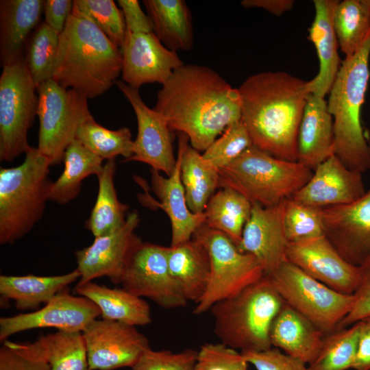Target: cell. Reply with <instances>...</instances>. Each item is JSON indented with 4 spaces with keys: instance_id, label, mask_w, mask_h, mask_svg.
<instances>
[{
    "instance_id": "ab89813d",
    "label": "cell",
    "mask_w": 370,
    "mask_h": 370,
    "mask_svg": "<svg viewBox=\"0 0 370 370\" xmlns=\"http://www.w3.org/2000/svg\"><path fill=\"white\" fill-rule=\"evenodd\" d=\"M72 12L94 23L116 47L121 49L126 25L121 10L112 0H74Z\"/></svg>"
},
{
    "instance_id": "bcb514c9",
    "label": "cell",
    "mask_w": 370,
    "mask_h": 370,
    "mask_svg": "<svg viewBox=\"0 0 370 370\" xmlns=\"http://www.w3.org/2000/svg\"><path fill=\"white\" fill-rule=\"evenodd\" d=\"M241 354L257 370H310L304 362L273 347L264 351Z\"/></svg>"
},
{
    "instance_id": "2e32d148",
    "label": "cell",
    "mask_w": 370,
    "mask_h": 370,
    "mask_svg": "<svg viewBox=\"0 0 370 370\" xmlns=\"http://www.w3.org/2000/svg\"><path fill=\"white\" fill-rule=\"evenodd\" d=\"M140 218L137 211L129 212L125 224L109 234L95 237L91 245L75 252L76 269L80 274L77 284L108 277L117 284L134 248L141 241L135 234Z\"/></svg>"
},
{
    "instance_id": "b9f144b4",
    "label": "cell",
    "mask_w": 370,
    "mask_h": 370,
    "mask_svg": "<svg viewBox=\"0 0 370 370\" xmlns=\"http://www.w3.org/2000/svg\"><path fill=\"white\" fill-rule=\"evenodd\" d=\"M284 224L290 243L324 235L321 208L304 205L291 197L285 201Z\"/></svg>"
},
{
    "instance_id": "d4e9b609",
    "label": "cell",
    "mask_w": 370,
    "mask_h": 370,
    "mask_svg": "<svg viewBox=\"0 0 370 370\" xmlns=\"http://www.w3.org/2000/svg\"><path fill=\"white\" fill-rule=\"evenodd\" d=\"M325 334L313 323L284 303L270 331L272 347L310 365L317 358Z\"/></svg>"
},
{
    "instance_id": "484cf974",
    "label": "cell",
    "mask_w": 370,
    "mask_h": 370,
    "mask_svg": "<svg viewBox=\"0 0 370 370\" xmlns=\"http://www.w3.org/2000/svg\"><path fill=\"white\" fill-rule=\"evenodd\" d=\"M42 0L0 1V60L2 66L23 57L27 42L38 26Z\"/></svg>"
},
{
    "instance_id": "603a6c76",
    "label": "cell",
    "mask_w": 370,
    "mask_h": 370,
    "mask_svg": "<svg viewBox=\"0 0 370 370\" xmlns=\"http://www.w3.org/2000/svg\"><path fill=\"white\" fill-rule=\"evenodd\" d=\"M334 155L333 119L324 97L309 94L297 136V162L312 171Z\"/></svg>"
},
{
    "instance_id": "3957f363",
    "label": "cell",
    "mask_w": 370,
    "mask_h": 370,
    "mask_svg": "<svg viewBox=\"0 0 370 370\" xmlns=\"http://www.w3.org/2000/svg\"><path fill=\"white\" fill-rule=\"evenodd\" d=\"M122 66L121 49L94 23L72 12L60 34L52 79L95 98L115 84Z\"/></svg>"
},
{
    "instance_id": "cb8c5ba5",
    "label": "cell",
    "mask_w": 370,
    "mask_h": 370,
    "mask_svg": "<svg viewBox=\"0 0 370 370\" xmlns=\"http://www.w3.org/2000/svg\"><path fill=\"white\" fill-rule=\"evenodd\" d=\"M339 1L314 0L315 16L309 29L319 62L317 75L307 81L310 94L322 97L328 94L341 63L338 54V42L334 26V12Z\"/></svg>"
},
{
    "instance_id": "4dcf8cb0",
    "label": "cell",
    "mask_w": 370,
    "mask_h": 370,
    "mask_svg": "<svg viewBox=\"0 0 370 370\" xmlns=\"http://www.w3.org/2000/svg\"><path fill=\"white\" fill-rule=\"evenodd\" d=\"M103 161L75 138L66 149L62 174L51 182L49 201L66 204L75 199L83 180L90 175L97 176L101 171Z\"/></svg>"
},
{
    "instance_id": "ba28073f",
    "label": "cell",
    "mask_w": 370,
    "mask_h": 370,
    "mask_svg": "<svg viewBox=\"0 0 370 370\" xmlns=\"http://www.w3.org/2000/svg\"><path fill=\"white\" fill-rule=\"evenodd\" d=\"M193 237L206 248L210 262L208 287L193 310L195 314L209 311L216 303L236 295L265 275L256 258L239 251L223 232L212 229L204 223Z\"/></svg>"
},
{
    "instance_id": "4316f807",
    "label": "cell",
    "mask_w": 370,
    "mask_h": 370,
    "mask_svg": "<svg viewBox=\"0 0 370 370\" xmlns=\"http://www.w3.org/2000/svg\"><path fill=\"white\" fill-rule=\"evenodd\" d=\"M79 278L76 269L66 274L52 276L1 275V302L13 301L18 310L35 311Z\"/></svg>"
},
{
    "instance_id": "d6a6232c",
    "label": "cell",
    "mask_w": 370,
    "mask_h": 370,
    "mask_svg": "<svg viewBox=\"0 0 370 370\" xmlns=\"http://www.w3.org/2000/svg\"><path fill=\"white\" fill-rule=\"evenodd\" d=\"M188 142L182 157L181 180L188 208L199 214L204 212L208 202L219 188V175L218 170L206 162L201 152Z\"/></svg>"
},
{
    "instance_id": "c3c4849f",
    "label": "cell",
    "mask_w": 370,
    "mask_h": 370,
    "mask_svg": "<svg viewBox=\"0 0 370 370\" xmlns=\"http://www.w3.org/2000/svg\"><path fill=\"white\" fill-rule=\"evenodd\" d=\"M118 4L123 12L126 30L132 33L153 32V26L137 0H119Z\"/></svg>"
},
{
    "instance_id": "60d3db41",
    "label": "cell",
    "mask_w": 370,
    "mask_h": 370,
    "mask_svg": "<svg viewBox=\"0 0 370 370\" xmlns=\"http://www.w3.org/2000/svg\"><path fill=\"white\" fill-rule=\"evenodd\" d=\"M253 145L243 121L230 125L202 153L204 160L218 171Z\"/></svg>"
},
{
    "instance_id": "5bb4252c",
    "label": "cell",
    "mask_w": 370,
    "mask_h": 370,
    "mask_svg": "<svg viewBox=\"0 0 370 370\" xmlns=\"http://www.w3.org/2000/svg\"><path fill=\"white\" fill-rule=\"evenodd\" d=\"M178 151L175 169L170 176L164 177L159 171L151 169V190L158 201L149 193L143 178L135 176V180L144 189V194L138 195L139 201L150 208H160L170 219L171 225V246L174 247L190 240L197 230L205 223L204 212H192L187 205L185 191L181 180V162L187 136L180 134Z\"/></svg>"
},
{
    "instance_id": "f1b7e54d",
    "label": "cell",
    "mask_w": 370,
    "mask_h": 370,
    "mask_svg": "<svg viewBox=\"0 0 370 370\" xmlns=\"http://www.w3.org/2000/svg\"><path fill=\"white\" fill-rule=\"evenodd\" d=\"M75 293L92 301L100 310L103 319L134 326L151 323L149 304L124 288H109L93 282L77 284Z\"/></svg>"
},
{
    "instance_id": "f6af8a7d",
    "label": "cell",
    "mask_w": 370,
    "mask_h": 370,
    "mask_svg": "<svg viewBox=\"0 0 370 370\" xmlns=\"http://www.w3.org/2000/svg\"><path fill=\"white\" fill-rule=\"evenodd\" d=\"M197 351L186 349L173 352L170 350L145 351L132 367V370H195Z\"/></svg>"
},
{
    "instance_id": "d6986e66",
    "label": "cell",
    "mask_w": 370,
    "mask_h": 370,
    "mask_svg": "<svg viewBox=\"0 0 370 370\" xmlns=\"http://www.w3.org/2000/svg\"><path fill=\"white\" fill-rule=\"evenodd\" d=\"M287 260L338 292L353 295L359 284L360 267L345 260L324 235L289 243Z\"/></svg>"
},
{
    "instance_id": "7a4b0ae2",
    "label": "cell",
    "mask_w": 370,
    "mask_h": 370,
    "mask_svg": "<svg viewBox=\"0 0 370 370\" xmlns=\"http://www.w3.org/2000/svg\"><path fill=\"white\" fill-rule=\"evenodd\" d=\"M241 121L253 145L271 156L297 162V136L310 94L307 81L281 71L247 77L238 88Z\"/></svg>"
},
{
    "instance_id": "6da1fadb",
    "label": "cell",
    "mask_w": 370,
    "mask_h": 370,
    "mask_svg": "<svg viewBox=\"0 0 370 370\" xmlns=\"http://www.w3.org/2000/svg\"><path fill=\"white\" fill-rule=\"evenodd\" d=\"M153 109L199 152L241 120L238 89L212 69L198 64L177 69L158 90Z\"/></svg>"
},
{
    "instance_id": "681fc988",
    "label": "cell",
    "mask_w": 370,
    "mask_h": 370,
    "mask_svg": "<svg viewBox=\"0 0 370 370\" xmlns=\"http://www.w3.org/2000/svg\"><path fill=\"white\" fill-rule=\"evenodd\" d=\"M73 6V1L71 0L44 1V22L51 28L61 34L71 14Z\"/></svg>"
},
{
    "instance_id": "7bdbcfd3",
    "label": "cell",
    "mask_w": 370,
    "mask_h": 370,
    "mask_svg": "<svg viewBox=\"0 0 370 370\" xmlns=\"http://www.w3.org/2000/svg\"><path fill=\"white\" fill-rule=\"evenodd\" d=\"M0 370H50L40 337L32 343L3 342Z\"/></svg>"
},
{
    "instance_id": "1f68e13d",
    "label": "cell",
    "mask_w": 370,
    "mask_h": 370,
    "mask_svg": "<svg viewBox=\"0 0 370 370\" xmlns=\"http://www.w3.org/2000/svg\"><path fill=\"white\" fill-rule=\"evenodd\" d=\"M115 159L107 160L97 176L98 193L85 227L95 237L112 232L125 223L130 206L118 199L114 186Z\"/></svg>"
},
{
    "instance_id": "7c38bea8",
    "label": "cell",
    "mask_w": 370,
    "mask_h": 370,
    "mask_svg": "<svg viewBox=\"0 0 370 370\" xmlns=\"http://www.w3.org/2000/svg\"><path fill=\"white\" fill-rule=\"evenodd\" d=\"M168 249L141 241L129 256L119 284L131 293L147 297L161 308L185 307L188 301L169 271Z\"/></svg>"
},
{
    "instance_id": "7402d4cb",
    "label": "cell",
    "mask_w": 370,
    "mask_h": 370,
    "mask_svg": "<svg viewBox=\"0 0 370 370\" xmlns=\"http://www.w3.org/2000/svg\"><path fill=\"white\" fill-rule=\"evenodd\" d=\"M365 192L362 173L349 169L333 155L317 166L308 182L291 198L324 208L351 204Z\"/></svg>"
},
{
    "instance_id": "8fae6325",
    "label": "cell",
    "mask_w": 370,
    "mask_h": 370,
    "mask_svg": "<svg viewBox=\"0 0 370 370\" xmlns=\"http://www.w3.org/2000/svg\"><path fill=\"white\" fill-rule=\"evenodd\" d=\"M39 120L37 149L51 162L63 161L66 149L75 138L80 125L90 114L87 97L80 92L64 88L53 79L37 87Z\"/></svg>"
},
{
    "instance_id": "7dc6e473",
    "label": "cell",
    "mask_w": 370,
    "mask_h": 370,
    "mask_svg": "<svg viewBox=\"0 0 370 370\" xmlns=\"http://www.w3.org/2000/svg\"><path fill=\"white\" fill-rule=\"evenodd\" d=\"M358 286L353 294L354 304L351 310L338 325L337 329L347 328L370 317V260L360 266Z\"/></svg>"
},
{
    "instance_id": "ffe728a7",
    "label": "cell",
    "mask_w": 370,
    "mask_h": 370,
    "mask_svg": "<svg viewBox=\"0 0 370 370\" xmlns=\"http://www.w3.org/2000/svg\"><path fill=\"white\" fill-rule=\"evenodd\" d=\"M121 50L123 81L136 89L148 83L163 85L177 69L184 64L177 52L166 48L153 32L132 33L126 30Z\"/></svg>"
},
{
    "instance_id": "30bf717a",
    "label": "cell",
    "mask_w": 370,
    "mask_h": 370,
    "mask_svg": "<svg viewBox=\"0 0 370 370\" xmlns=\"http://www.w3.org/2000/svg\"><path fill=\"white\" fill-rule=\"evenodd\" d=\"M37 87L22 59L3 66L0 77V160L12 162L32 147L27 133L37 115Z\"/></svg>"
},
{
    "instance_id": "f907efd6",
    "label": "cell",
    "mask_w": 370,
    "mask_h": 370,
    "mask_svg": "<svg viewBox=\"0 0 370 370\" xmlns=\"http://www.w3.org/2000/svg\"><path fill=\"white\" fill-rule=\"evenodd\" d=\"M352 369L370 370V317L361 321L357 350Z\"/></svg>"
},
{
    "instance_id": "4fadbf2b",
    "label": "cell",
    "mask_w": 370,
    "mask_h": 370,
    "mask_svg": "<svg viewBox=\"0 0 370 370\" xmlns=\"http://www.w3.org/2000/svg\"><path fill=\"white\" fill-rule=\"evenodd\" d=\"M90 370L132 367L150 347L148 338L136 326L95 319L82 331Z\"/></svg>"
},
{
    "instance_id": "d590c367",
    "label": "cell",
    "mask_w": 370,
    "mask_h": 370,
    "mask_svg": "<svg viewBox=\"0 0 370 370\" xmlns=\"http://www.w3.org/2000/svg\"><path fill=\"white\" fill-rule=\"evenodd\" d=\"M75 138L103 160L122 156L125 161L133 155L134 140L129 128L109 130L99 124L92 115L80 125Z\"/></svg>"
},
{
    "instance_id": "9c48e42d",
    "label": "cell",
    "mask_w": 370,
    "mask_h": 370,
    "mask_svg": "<svg viewBox=\"0 0 370 370\" xmlns=\"http://www.w3.org/2000/svg\"><path fill=\"white\" fill-rule=\"evenodd\" d=\"M267 276L284 303L325 335L337 329L354 304V295L333 290L288 260Z\"/></svg>"
},
{
    "instance_id": "e0dca14e",
    "label": "cell",
    "mask_w": 370,
    "mask_h": 370,
    "mask_svg": "<svg viewBox=\"0 0 370 370\" xmlns=\"http://www.w3.org/2000/svg\"><path fill=\"white\" fill-rule=\"evenodd\" d=\"M115 84L131 104L136 116L137 136L134 140L133 155L124 162L138 161L149 164L152 169L170 176L176 160L173 153L171 130L165 118L143 101L138 89L123 81Z\"/></svg>"
},
{
    "instance_id": "9a60e30c",
    "label": "cell",
    "mask_w": 370,
    "mask_h": 370,
    "mask_svg": "<svg viewBox=\"0 0 370 370\" xmlns=\"http://www.w3.org/2000/svg\"><path fill=\"white\" fill-rule=\"evenodd\" d=\"M101 316L99 308L90 299L69 294L65 289L37 310L0 318V341L21 332L55 328L66 332H81Z\"/></svg>"
},
{
    "instance_id": "ee69618b",
    "label": "cell",
    "mask_w": 370,
    "mask_h": 370,
    "mask_svg": "<svg viewBox=\"0 0 370 370\" xmlns=\"http://www.w3.org/2000/svg\"><path fill=\"white\" fill-rule=\"evenodd\" d=\"M195 370H249L248 362L236 349L219 343H206L197 351Z\"/></svg>"
},
{
    "instance_id": "816d5d0a",
    "label": "cell",
    "mask_w": 370,
    "mask_h": 370,
    "mask_svg": "<svg viewBox=\"0 0 370 370\" xmlns=\"http://www.w3.org/2000/svg\"><path fill=\"white\" fill-rule=\"evenodd\" d=\"M294 2L293 0H243L241 3L247 8H261L272 14L280 16L290 10Z\"/></svg>"
},
{
    "instance_id": "ac0fdd59",
    "label": "cell",
    "mask_w": 370,
    "mask_h": 370,
    "mask_svg": "<svg viewBox=\"0 0 370 370\" xmlns=\"http://www.w3.org/2000/svg\"><path fill=\"white\" fill-rule=\"evenodd\" d=\"M324 234L348 262L370 260V188L356 201L321 208Z\"/></svg>"
},
{
    "instance_id": "44dd1931",
    "label": "cell",
    "mask_w": 370,
    "mask_h": 370,
    "mask_svg": "<svg viewBox=\"0 0 370 370\" xmlns=\"http://www.w3.org/2000/svg\"><path fill=\"white\" fill-rule=\"evenodd\" d=\"M285 201L271 207L252 204L250 217L237 246L241 252L256 258L265 275H270L287 260L290 243L284 224Z\"/></svg>"
},
{
    "instance_id": "52a82bcc",
    "label": "cell",
    "mask_w": 370,
    "mask_h": 370,
    "mask_svg": "<svg viewBox=\"0 0 370 370\" xmlns=\"http://www.w3.org/2000/svg\"><path fill=\"white\" fill-rule=\"evenodd\" d=\"M218 171L219 188H232L251 204L264 207L274 206L291 198L313 173L299 162L274 157L254 145Z\"/></svg>"
},
{
    "instance_id": "5b68a950",
    "label": "cell",
    "mask_w": 370,
    "mask_h": 370,
    "mask_svg": "<svg viewBox=\"0 0 370 370\" xmlns=\"http://www.w3.org/2000/svg\"><path fill=\"white\" fill-rule=\"evenodd\" d=\"M284 301L264 275L236 295L214 304L209 311L220 342L242 352L272 347L270 331Z\"/></svg>"
},
{
    "instance_id": "83f0119b",
    "label": "cell",
    "mask_w": 370,
    "mask_h": 370,
    "mask_svg": "<svg viewBox=\"0 0 370 370\" xmlns=\"http://www.w3.org/2000/svg\"><path fill=\"white\" fill-rule=\"evenodd\" d=\"M169 271L188 301L196 304L203 297L210 276L208 253L196 238L169 247Z\"/></svg>"
},
{
    "instance_id": "836d02e7",
    "label": "cell",
    "mask_w": 370,
    "mask_h": 370,
    "mask_svg": "<svg viewBox=\"0 0 370 370\" xmlns=\"http://www.w3.org/2000/svg\"><path fill=\"white\" fill-rule=\"evenodd\" d=\"M251 209L252 204L243 195L232 188H222L206 205L205 224L223 232L238 246Z\"/></svg>"
},
{
    "instance_id": "e575fe53",
    "label": "cell",
    "mask_w": 370,
    "mask_h": 370,
    "mask_svg": "<svg viewBox=\"0 0 370 370\" xmlns=\"http://www.w3.org/2000/svg\"><path fill=\"white\" fill-rule=\"evenodd\" d=\"M333 18L339 47L345 58H350L370 32V0L338 1Z\"/></svg>"
},
{
    "instance_id": "8d00e7d4",
    "label": "cell",
    "mask_w": 370,
    "mask_h": 370,
    "mask_svg": "<svg viewBox=\"0 0 370 370\" xmlns=\"http://www.w3.org/2000/svg\"><path fill=\"white\" fill-rule=\"evenodd\" d=\"M60 38V34L42 22L27 42L24 60L36 87L53 77Z\"/></svg>"
},
{
    "instance_id": "f35d334b",
    "label": "cell",
    "mask_w": 370,
    "mask_h": 370,
    "mask_svg": "<svg viewBox=\"0 0 370 370\" xmlns=\"http://www.w3.org/2000/svg\"><path fill=\"white\" fill-rule=\"evenodd\" d=\"M40 337L50 370H90L82 332L57 330Z\"/></svg>"
},
{
    "instance_id": "277c9868",
    "label": "cell",
    "mask_w": 370,
    "mask_h": 370,
    "mask_svg": "<svg viewBox=\"0 0 370 370\" xmlns=\"http://www.w3.org/2000/svg\"><path fill=\"white\" fill-rule=\"evenodd\" d=\"M370 32L350 58H345L329 92L333 119L334 155L349 169H370V144L363 133L361 110L369 79Z\"/></svg>"
},
{
    "instance_id": "f546056e",
    "label": "cell",
    "mask_w": 370,
    "mask_h": 370,
    "mask_svg": "<svg viewBox=\"0 0 370 370\" xmlns=\"http://www.w3.org/2000/svg\"><path fill=\"white\" fill-rule=\"evenodd\" d=\"M153 32L169 49L189 51L193 45L190 10L184 0H144Z\"/></svg>"
},
{
    "instance_id": "8992f818",
    "label": "cell",
    "mask_w": 370,
    "mask_h": 370,
    "mask_svg": "<svg viewBox=\"0 0 370 370\" xmlns=\"http://www.w3.org/2000/svg\"><path fill=\"white\" fill-rule=\"evenodd\" d=\"M18 166L0 169V244L12 245L41 219L49 201L50 161L31 147Z\"/></svg>"
},
{
    "instance_id": "74e56055",
    "label": "cell",
    "mask_w": 370,
    "mask_h": 370,
    "mask_svg": "<svg viewBox=\"0 0 370 370\" xmlns=\"http://www.w3.org/2000/svg\"><path fill=\"white\" fill-rule=\"evenodd\" d=\"M361 321L325 335L310 370H347L352 369L356 354Z\"/></svg>"
}]
</instances>
